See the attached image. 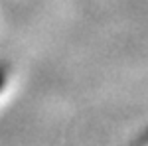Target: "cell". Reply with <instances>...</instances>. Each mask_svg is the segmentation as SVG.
Returning a JSON list of instances; mask_svg holds the SVG:
<instances>
[{"label":"cell","instance_id":"obj_1","mask_svg":"<svg viewBox=\"0 0 148 146\" xmlns=\"http://www.w3.org/2000/svg\"><path fill=\"white\" fill-rule=\"evenodd\" d=\"M2 83H4V73L0 71V85H2Z\"/></svg>","mask_w":148,"mask_h":146}]
</instances>
